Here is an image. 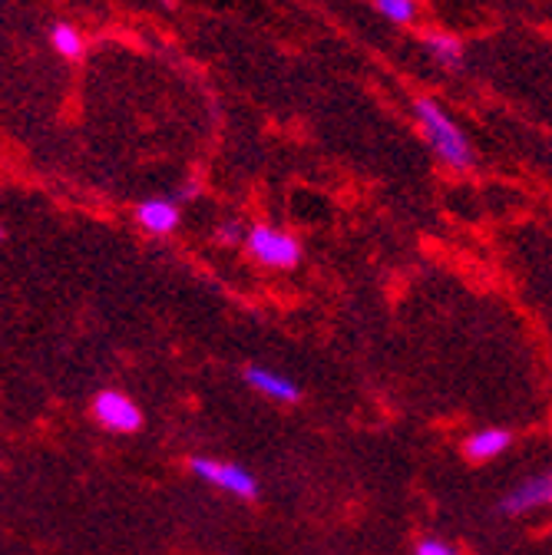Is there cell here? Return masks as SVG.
Instances as JSON below:
<instances>
[{
    "mask_svg": "<svg viewBox=\"0 0 552 555\" xmlns=\"http://www.w3.org/2000/svg\"><path fill=\"white\" fill-rule=\"evenodd\" d=\"M374 8L394 24H413V21H418V0H374Z\"/></svg>",
    "mask_w": 552,
    "mask_h": 555,
    "instance_id": "30bf717a",
    "label": "cell"
},
{
    "mask_svg": "<svg viewBox=\"0 0 552 555\" xmlns=\"http://www.w3.org/2000/svg\"><path fill=\"white\" fill-rule=\"evenodd\" d=\"M545 506H552V466L549 469H542L539 476H532V479H526V482H519L516 490H510L503 500H500V513L503 516H526V513H536V509H545Z\"/></svg>",
    "mask_w": 552,
    "mask_h": 555,
    "instance_id": "5b68a950",
    "label": "cell"
},
{
    "mask_svg": "<svg viewBox=\"0 0 552 555\" xmlns=\"http://www.w3.org/2000/svg\"><path fill=\"white\" fill-rule=\"evenodd\" d=\"M427 50L440 60V63H460L463 47L453 37H427Z\"/></svg>",
    "mask_w": 552,
    "mask_h": 555,
    "instance_id": "8fae6325",
    "label": "cell"
},
{
    "mask_svg": "<svg viewBox=\"0 0 552 555\" xmlns=\"http://www.w3.org/2000/svg\"><path fill=\"white\" fill-rule=\"evenodd\" d=\"M189 469L195 479L216 486V490L235 496V500H245V503H255L261 486L255 479V473L242 463H226V460H213V456H192L189 460Z\"/></svg>",
    "mask_w": 552,
    "mask_h": 555,
    "instance_id": "7a4b0ae2",
    "label": "cell"
},
{
    "mask_svg": "<svg viewBox=\"0 0 552 555\" xmlns=\"http://www.w3.org/2000/svg\"><path fill=\"white\" fill-rule=\"evenodd\" d=\"M93 416L103 430L113 434H136L143 427V410L119 390H100L93 400Z\"/></svg>",
    "mask_w": 552,
    "mask_h": 555,
    "instance_id": "277c9868",
    "label": "cell"
},
{
    "mask_svg": "<svg viewBox=\"0 0 552 555\" xmlns=\"http://www.w3.org/2000/svg\"><path fill=\"white\" fill-rule=\"evenodd\" d=\"M245 384L255 393H261V397H268L274 403H298L301 400V387L292 377H285L282 371H274V367H265V364H248L245 367Z\"/></svg>",
    "mask_w": 552,
    "mask_h": 555,
    "instance_id": "8992f818",
    "label": "cell"
},
{
    "mask_svg": "<svg viewBox=\"0 0 552 555\" xmlns=\"http://www.w3.org/2000/svg\"><path fill=\"white\" fill-rule=\"evenodd\" d=\"M413 109H418V119H421V129L427 135V143L434 146V153L453 166V169H466L473 163V150L466 143L463 129L453 122V116L437 103V100H418L413 103Z\"/></svg>",
    "mask_w": 552,
    "mask_h": 555,
    "instance_id": "6da1fadb",
    "label": "cell"
},
{
    "mask_svg": "<svg viewBox=\"0 0 552 555\" xmlns=\"http://www.w3.org/2000/svg\"><path fill=\"white\" fill-rule=\"evenodd\" d=\"M0 238H4V229H0Z\"/></svg>",
    "mask_w": 552,
    "mask_h": 555,
    "instance_id": "5bb4252c",
    "label": "cell"
},
{
    "mask_svg": "<svg viewBox=\"0 0 552 555\" xmlns=\"http://www.w3.org/2000/svg\"><path fill=\"white\" fill-rule=\"evenodd\" d=\"M50 43H53V50H56L60 56H66V60H80V56H84V37H80L77 27H70V24H56L53 34H50Z\"/></svg>",
    "mask_w": 552,
    "mask_h": 555,
    "instance_id": "9c48e42d",
    "label": "cell"
},
{
    "mask_svg": "<svg viewBox=\"0 0 552 555\" xmlns=\"http://www.w3.org/2000/svg\"><path fill=\"white\" fill-rule=\"evenodd\" d=\"M245 229L239 225V222H226V225H219V242L222 245H239V242H245Z\"/></svg>",
    "mask_w": 552,
    "mask_h": 555,
    "instance_id": "4fadbf2b",
    "label": "cell"
},
{
    "mask_svg": "<svg viewBox=\"0 0 552 555\" xmlns=\"http://www.w3.org/2000/svg\"><path fill=\"white\" fill-rule=\"evenodd\" d=\"M413 555H460L453 542L437 539V535H424L418 545H413Z\"/></svg>",
    "mask_w": 552,
    "mask_h": 555,
    "instance_id": "7c38bea8",
    "label": "cell"
},
{
    "mask_svg": "<svg viewBox=\"0 0 552 555\" xmlns=\"http://www.w3.org/2000/svg\"><path fill=\"white\" fill-rule=\"evenodd\" d=\"M513 447V434L503 430V427H483V430H473L466 440H463V456L470 463H487V460H497L503 456L506 450Z\"/></svg>",
    "mask_w": 552,
    "mask_h": 555,
    "instance_id": "52a82bcc",
    "label": "cell"
},
{
    "mask_svg": "<svg viewBox=\"0 0 552 555\" xmlns=\"http://www.w3.org/2000/svg\"><path fill=\"white\" fill-rule=\"evenodd\" d=\"M248 255L265 268H295L301 261V245L292 232L279 225H252L245 235Z\"/></svg>",
    "mask_w": 552,
    "mask_h": 555,
    "instance_id": "3957f363",
    "label": "cell"
},
{
    "mask_svg": "<svg viewBox=\"0 0 552 555\" xmlns=\"http://www.w3.org/2000/svg\"><path fill=\"white\" fill-rule=\"evenodd\" d=\"M136 222H140L150 235H169L179 225V205L169 198H146L136 205Z\"/></svg>",
    "mask_w": 552,
    "mask_h": 555,
    "instance_id": "ba28073f",
    "label": "cell"
}]
</instances>
